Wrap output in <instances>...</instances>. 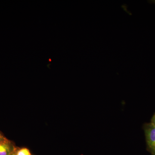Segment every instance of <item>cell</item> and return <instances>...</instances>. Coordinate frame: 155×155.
Masks as SVG:
<instances>
[{"label":"cell","mask_w":155,"mask_h":155,"mask_svg":"<svg viewBox=\"0 0 155 155\" xmlns=\"http://www.w3.org/2000/svg\"><path fill=\"white\" fill-rule=\"evenodd\" d=\"M147 149L151 155H155V127L150 122L145 123L143 126Z\"/></svg>","instance_id":"6da1fadb"},{"label":"cell","mask_w":155,"mask_h":155,"mask_svg":"<svg viewBox=\"0 0 155 155\" xmlns=\"http://www.w3.org/2000/svg\"><path fill=\"white\" fill-rule=\"evenodd\" d=\"M10 148L8 142L0 143V155H9Z\"/></svg>","instance_id":"7a4b0ae2"},{"label":"cell","mask_w":155,"mask_h":155,"mask_svg":"<svg viewBox=\"0 0 155 155\" xmlns=\"http://www.w3.org/2000/svg\"><path fill=\"white\" fill-rule=\"evenodd\" d=\"M16 155H31L29 150L26 148H22L19 150Z\"/></svg>","instance_id":"3957f363"},{"label":"cell","mask_w":155,"mask_h":155,"mask_svg":"<svg viewBox=\"0 0 155 155\" xmlns=\"http://www.w3.org/2000/svg\"><path fill=\"white\" fill-rule=\"evenodd\" d=\"M7 142H8V140H7V139L0 133V143Z\"/></svg>","instance_id":"277c9868"},{"label":"cell","mask_w":155,"mask_h":155,"mask_svg":"<svg viewBox=\"0 0 155 155\" xmlns=\"http://www.w3.org/2000/svg\"><path fill=\"white\" fill-rule=\"evenodd\" d=\"M150 123L155 127V114L153 115L151 120Z\"/></svg>","instance_id":"5b68a950"}]
</instances>
